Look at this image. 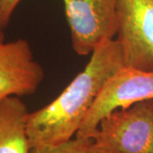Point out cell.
Segmentation results:
<instances>
[{
	"instance_id": "1",
	"label": "cell",
	"mask_w": 153,
	"mask_h": 153,
	"mask_svg": "<svg viewBox=\"0 0 153 153\" xmlns=\"http://www.w3.org/2000/svg\"><path fill=\"white\" fill-rule=\"evenodd\" d=\"M123 66L116 39L99 46L84 69L60 94L44 107L29 112L27 132L31 149L57 146L76 136L105 82Z\"/></svg>"
},
{
	"instance_id": "2",
	"label": "cell",
	"mask_w": 153,
	"mask_h": 153,
	"mask_svg": "<svg viewBox=\"0 0 153 153\" xmlns=\"http://www.w3.org/2000/svg\"><path fill=\"white\" fill-rule=\"evenodd\" d=\"M88 138L90 153H153V100L115 110Z\"/></svg>"
},
{
	"instance_id": "3",
	"label": "cell",
	"mask_w": 153,
	"mask_h": 153,
	"mask_svg": "<svg viewBox=\"0 0 153 153\" xmlns=\"http://www.w3.org/2000/svg\"><path fill=\"white\" fill-rule=\"evenodd\" d=\"M72 49L78 55H91L105 42L115 39L117 0H62Z\"/></svg>"
},
{
	"instance_id": "4",
	"label": "cell",
	"mask_w": 153,
	"mask_h": 153,
	"mask_svg": "<svg viewBox=\"0 0 153 153\" xmlns=\"http://www.w3.org/2000/svg\"><path fill=\"white\" fill-rule=\"evenodd\" d=\"M117 19L125 66L153 71V0H117Z\"/></svg>"
},
{
	"instance_id": "5",
	"label": "cell",
	"mask_w": 153,
	"mask_h": 153,
	"mask_svg": "<svg viewBox=\"0 0 153 153\" xmlns=\"http://www.w3.org/2000/svg\"><path fill=\"white\" fill-rule=\"evenodd\" d=\"M148 100H153V71L122 67L105 82L75 137L88 138L113 111Z\"/></svg>"
},
{
	"instance_id": "6",
	"label": "cell",
	"mask_w": 153,
	"mask_h": 153,
	"mask_svg": "<svg viewBox=\"0 0 153 153\" xmlns=\"http://www.w3.org/2000/svg\"><path fill=\"white\" fill-rule=\"evenodd\" d=\"M44 76V69L34 60L27 40L0 42V100L33 94Z\"/></svg>"
},
{
	"instance_id": "7",
	"label": "cell",
	"mask_w": 153,
	"mask_h": 153,
	"mask_svg": "<svg viewBox=\"0 0 153 153\" xmlns=\"http://www.w3.org/2000/svg\"><path fill=\"white\" fill-rule=\"evenodd\" d=\"M28 114L27 106L21 97L0 100V153H30Z\"/></svg>"
},
{
	"instance_id": "8",
	"label": "cell",
	"mask_w": 153,
	"mask_h": 153,
	"mask_svg": "<svg viewBox=\"0 0 153 153\" xmlns=\"http://www.w3.org/2000/svg\"><path fill=\"white\" fill-rule=\"evenodd\" d=\"M89 138L74 137L70 140L57 146L33 148L30 153H90Z\"/></svg>"
},
{
	"instance_id": "9",
	"label": "cell",
	"mask_w": 153,
	"mask_h": 153,
	"mask_svg": "<svg viewBox=\"0 0 153 153\" xmlns=\"http://www.w3.org/2000/svg\"><path fill=\"white\" fill-rule=\"evenodd\" d=\"M22 0H0V28L4 29L9 24L10 18Z\"/></svg>"
},
{
	"instance_id": "10",
	"label": "cell",
	"mask_w": 153,
	"mask_h": 153,
	"mask_svg": "<svg viewBox=\"0 0 153 153\" xmlns=\"http://www.w3.org/2000/svg\"><path fill=\"white\" fill-rule=\"evenodd\" d=\"M4 34L3 32V29L0 28V42H4Z\"/></svg>"
}]
</instances>
